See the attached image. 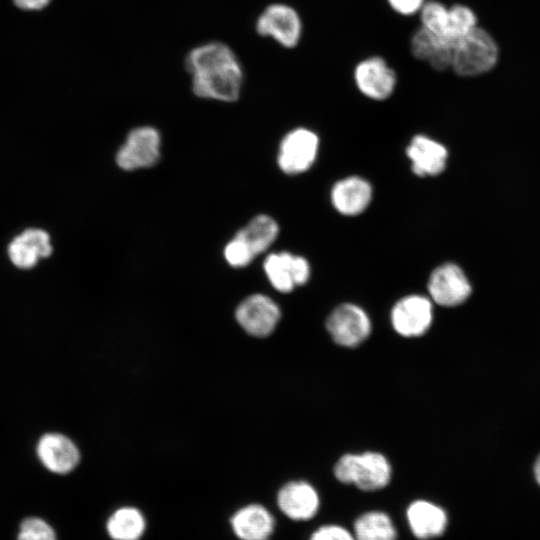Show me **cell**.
I'll return each instance as SVG.
<instances>
[{"label":"cell","instance_id":"44dd1931","mask_svg":"<svg viewBox=\"0 0 540 540\" xmlns=\"http://www.w3.org/2000/svg\"><path fill=\"white\" fill-rule=\"evenodd\" d=\"M407 519L413 534L419 539L440 536L447 526L445 511L425 500H417L410 504Z\"/></svg>","mask_w":540,"mask_h":540},{"label":"cell","instance_id":"484cf974","mask_svg":"<svg viewBox=\"0 0 540 540\" xmlns=\"http://www.w3.org/2000/svg\"><path fill=\"white\" fill-rule=\"evenodd\" d=\"M18 540H57V536L45 520L30 517L21 523Z\"/></svg>","mask_w":540,"mask_h":540},{"label":"cell","instance_id":"7a4b0ae2","mask_svg":"<svg viewBox=\"0 0 540 540\" xmlns=\"http://www.w3.org/2000/svg\"><path fill=\"white\" fill-rule=\"evenodd\" d=\"M335 477L342 483L355 484L364 491L384 488L391 478V466L378 452L345 454L335 464Z\"/></svg>","mask_w":540,"mask_h":540},{"label":"cell","instance_id":"9a60e30c","mask_svg":"<svg viewBox=\"0 0 540 540\" xmlns=\"http://www.w3.org/2000/svg\"><path fill=\"white\" fill-rule=\"evenodd\" d=\"M405 155L414 175L428 177L437 176L444 171L448 151L440 142L419 133L410 138Z\"/></svg>","mask_w":540,"mask_h":540},{"label":"cell","instance_id":"9c48e42d","mask_svg":"<svg viewBox=\"0 0 540 540\" xmlns=\"http://www.w3.org/2000/svg\"><path fill=\"white\" fill-rule=\"evenodd\" d=\"M371 327L368 314L354 303L338 305L326 321V328L332 339L345 347L361 344L370 335Z\"/></svg>","mask_w":540,"mask_h":540},{"label":"cell","instance_id":"ac0fdd59","mask_svg":"<svg viewBox=\"0 0 540 540\" xmlns=\"http://www.w3.org/2000/svg\"><path fill=\"white\" fill-rule=\"evenodd\" d=\"M280 510L290 519L308 520L318 511L319 497L309 483L293 481L285 484L278 492Z\"/></svg>","mask_w":540,"mask_h":540},{"label":"cell","instance_id":"d4e9b609","mask_svg":"<svg viewBox=\"0 0 540 540\" xmlns=\"http://www.w3.org/2000/svg\"><path fill=\"white\" fill-rule=\"evenodd\" d=\"M450 12V35L452 41L468 34L476 27V15L471 8L462 4H456L449 8Z\"/></svg>","mask_w":540,"mask_h":540},{"label":"cell","instance_id":"5bb4252c","mask_svg":"<svg viewBox=\"0 0 540 540\" xmlns=\"http://www.w3.org/2000/svg\"><path fill=\"white\" fill-rule=\"evenodd\" d=\"M53 253L50 234L41 228L31 227L16 235L7 246L11 263L22 270L35 267Z\"/></svg>","mask_w":540,"mask_h":540},{"label":"cell","instance_id":"7c38bea8","mask_svg":"<svg viewBox=\"0 0 540 540\" xmlns=\"http://www.w3.org/2000/svg\"><path fill=\"white\" fill-rule=\"evenodd\" d=\"M390 317L392 326L399 335L421 336L432 323V301L424 295H406L394 304Z\"/></svg>","mask_w":540,"mask_h":540},{"label":"cell","instance_id":"277c9868","mask_svg":"<svg viewBox=\"0 0 540 540\" xmlns=\"http://www.w3.org/2000/svg\"><path fill=\"white\" fill-rule=\"evenodd\" d=\"M320 150L319 135L308 127H295L286 132L277 148L276 163L288 176L309 171L317 161Z\"/></svg>","mask_w":540,"mask_h":540},{"label":"cell","instance_id":"f546056e","mask_svg":"<svg viewBox=\"0 0 540 540\" xmlns=\"http://www.w3.org/2000/svg\"><path fill=\"white\" fill-rule=\"evenodd\" d=\"M534 474H535V478H536L538 484L540 485V456L538 457V459L535 462Z\"/></svg>","mask_w":540,"mask_h":540},{"label":"cell","instance_id":"e0dca14e","mask_svg":"<svg viewBox=\"0 0 540 540\" xmlns=\"http://www.w3.org/2000/svg\"><path fill=\"white\" fill-rule=\"evenodd\" d=\"M279 234L280 226L277 220L269 214L259 213L250 218L233 236L256 259L258 256L268 253L277 241Z\"/></svg>","mask_w":540,"mask_h":540},{"label":"cell","instance_id":"f1b7e54d","mask_svg":"<svg viewBox=\"0 0 540 540\" xmlns=\"http://www.w3.org/2000/svg\"><path fill=\"white\" fill-rule=\"evenodd\" d=\"M52 0H12L14 6L22 11H41L46 8Z\"/></svg>","mask_w":540,"mask_h":540},{"label":"cell","instance_id":"603a6c76","mask_svg":"<svg viewBox=\"0 0 540 540\" xmlns=\"http://www.w3.org/2000/svg\"><path fill=\"white\" fill-rule=\"evenodd\" d=\"M356 540H395L396 531L389 516L372 511L361 515L354 524Z\"/></svg>","mask_w":540,"mask_h":540},{"label":"cell","instance_id":"cb8c5ba5","mask_svg":"<svg viewBox=\"0 0 540 540\" xmlns=\"http://www.w3.org/2000/svg\"><path fill=\"white\" fill-rule=\"evenodd\" d=\"M422 27L454 45L450 35V12L443 3L430 0L426 1L419 12Z\"/></svg>","mask_w":540,"mask_h":540},{"label":"cell","instance_id":"83f0119b","mask_svg":"<svg viewBox=\"0 0 540 540\" xmlns=\"http://www.w3.org/2000/svg\"><path fill=\"white\" fill-rule=\"evenodd\" d=\"M389 7L401 16H413L418 14L426 0H386Z\"/></svg>","mask_w":540,"mask_h":540},{"label":"cell","instance_id":"8fae6325","mask_svg":"<svg viewBox=\"0 0 540 540\" xmlns=\"http://www.w3.org/2000/svg\"><path fill=\"white\" fill-rule=\"evenodd\" d=\"M236 320L250 335L266 337L276 328L281 310L269 296L255 293L243 299L236 308Z\"/></svg>","mask_w":540,"mask_h":540},{"label":"cell","instance_id":"ba28073f","mask_svg":"<svg viewBox=\"0 0 540 540\" xmlns=\"http://www.w3.org/2000/svg\"><path fill=\"white\" fill-rule=\"evenodd\" d=\"M357 90L373 101H385L397 87V74L381 56H369L359 61L353 70Z\"/></svg>","mask_w":540,"mask_h":540},{"label":"cell","instance_id":"6da1fadb","mask_svg":"<svg viewBox=\"0 0 540 540\" xmlns=\"http://www.w3.org/2000/svg\"><path fill=\"white\" fill-rule=\"evenodd\" d=\"M195 96L223 103L239 99L244 84L243 66L231 47L219 41L191 49L185 59Z\"/></svg>","mask_w":540,"mask_h":540},{"label":"cell","instance_id":"3957f363","mask_svg":"<svg viewBox=\"0 0 540 540\" xmlns=\"http://www.w3.org/2000/svg\"><path fill=\"white\" fill-rule=\"evenodd\" d=\"M497 59L495 40L476 26L454 43L451 68L460 76H475L491 70Z\"/></svg>","mask_w":540,"mask_h":540},{"label":"cell","instance_id":"30bf717a","mask_svg":"<svg viewBox=\"0 0 540 540\" xmlns=\"http://www.w3.org/2000/svg\"><path fill=\"white\" fill-rule=\"evenodd\" d=\"M373 197L372 183L357 174L338 179L329 191L333 209L344 217H357L363 214L370 207Z\"/></svg>","mask_w":540,"mask_h":540},{"label":"cell","instance_id":"7402d4cb","mask_svg":"<svg viewBox=\"0 0 540 540\" xmlns=\"http://www.w3.org/2000/svg\"><path fill=\"white\" fill-rule=\"evenodd\" d=\"M146 530L142 512L131 506L115 510L106 522V531L113 540H139Z\"/></svg>","mask_w":540,"mask_h":540},{"label":"cell","instance_id":"52a82bcc","mask_svg":"<svg viewBox=\"0 0 540 540\" xmlns=\"http://www.w3.org/2000/svg\"><path fill=\"white\" fill-rule=\"evenodd\" d=\"M256 32L270 37L284 48L296 47L302 37L303 22L298 11L285 3L268 5L257 17Z\"/></svg>","mask_w":540,"mask_h":540},{"label":"cell","instance_id":"2e32d148","mask_svg":"<svg viewBox=\"0 0 540 540\" xmlns=\"http://www.w3.org/2000/svg\"><path fill=\"white\" fill-rule=\"evenodd\" d=\"M37 455L43 466L56 474L71 472L80 460L77 446L59 433L43 435L37 444Z\"/></svg>","mask_w":540,"mask_h":540},{"label":"cell","instance_id":"d6986e66","mask_svg":"<svg viewBox=\"0 0 540 540\" xmlns=\"http://www.w3.org/2000/svg\"><path fill=\"white\" fill-rule=\"evenodd\" d=\"M230 524L240 540H268L273 533L275 521L265 507L250 504L237 510Z\"/></svg>","mask_w":540,"mask_h":540},{"label":"cell","instance_id":"8992f818","mask_svg":"<svg viewBox=\"0 0 540 540\" xmlns=\"http://www.w3.org/2000/svg\"><path fill=\"white\" fill-rule=\"evenodd\" d=\"M262 266L269 283L280 293L305 285L311 276L309 260L287 250L268 252Z\"/></svg>","mask_w":540,"mask_h":540},{"label":"cell","instance_id":"ffe728a7","mask_svg":"<svg viewBox=\"0 0 540 540\" xmlns=\"http://www.w3.org/2000/svg\"><path fill=\"white\" fill-rule=\"evenodd\" d=\"M413 56L426 61L434 70L443 71L452 65L453 44L425 29H417L410 40Z\"/></svg>","mask_w":540,"mask_h":540},{"label":"cell","instance_id":"4fadbf2b","mask_svg":"<svg viewBox=\"0 0 540 540\" xmlns=\"http://www.w3.org/2000/svg\"><path fill=\"white\" fill-rule=\"evenodd\" d=\"M427 287L431 300L445 307L463 303L471 293L467 277L454 263L436 267L429 276Z\"/></svg>","mask_w":540,"mask_h":540},{"label":"cell","instance_id":"5b68a950","mask_svg":"<svg viewBox=\"0 0 540 540\" xmlns=\"http://www.w3.org/2000/svg\"><path fill=\"white\" fill-rule=\"evenodd\" d=\"M162 153L160 131L150 125L132 128L115 153V163L119 169L134 172L155 166Z\"/></svg>","mask_w":540,"mask_h":540},{"label":"cell","instance_id":"4316f807","mask_svg":"<svg viewBox=\"0 0 540 540\" xmlns=\"http://www.w3.org/2000/svg\"><path fill=\"white\" fill-rule=\"evenodd\" d=\"M310 540H356L349 531L337 525H325L316 530Z\"/></svg>","mask_w":540,"mask_h":540}]
</instances>
